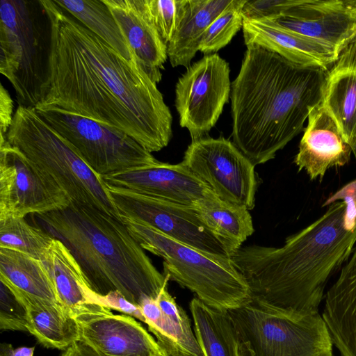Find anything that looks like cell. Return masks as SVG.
<instances>
[{
    "mask_svg": "<svg viewBox=\"0 0 356 356\" xmlns=\"http://www.w3.org/2000/svg\"><path fill=\"white\" fill-rule=\"evenodd\" d=\"M50 78L38 107H56L120 129L150 152L172 136V115L156 83L54 0Z\"/></svg>",
    "mask_w": 356,
    "mask_h": 356,
    "instance_id": "obj_1",
    "label": "cell"
},
{
    "mask_svg": "<svg viewBox=\"0 0 356 356\" xmlns=\"http://www.w3.org/2000/svg\"><path fill=\"white\" fill-rule=\"evenodd\" d=\"M326 211L281 247H241L231 259L245 277L251 300L270 308L318 312L331 277L356 245V179L330 196Z\"/></svg>",
    "mask_w": 356,
    "mask_h": 356,
    "instance_id": "obj_2",
    "label": "cell"
},
{
    "mask_svg": "<svg viewBox=\"0 0 356 356\" xmlns=\"http://www.w3.org/2000/svg\"><path fill=\"white\" fill-rule=\"evenodd\" d=\"M325 72L247 46L231 85L232 136L254 166L274 159L304 131L310 109L321 102Z\"/></svg>",
    "mask_w": 356,
    "mask_h": 356,
    "instance_id": "obj_3",
    "label": "cell"
},
{
    "mask_svg": "<svg viewBox=\"0 0 356 356\" xmlns=\"http://www.w3.org/2000/svg\"><path fill=\"white\" fill-rule=\"evenodd\" d=\"M33 216L40 227L70 250L90 288L99 296L118 291L139 307L145 298H156L170 280L121 220L74 203Z\"/></svg>",
    "mask_w": 356,
    "mask_h": 356,
    "instance_id": "obj_4",
    "label": "cell"
},
{
    "mask_svg": "<svg viewBox=\"0 0 356 356\" xmlns=\"http://www.w3.org/2000/svg\"><path fill=\"white\" fill-rule=\"evenodd\" d=\"M120 219L143 250L163 259V275L207 305L229 311L251 300L249 286L229 257L202 251L141 221Z\"/></svg>",
    "mask_w": 356,
    "mask_h": 356,
    "instance_id": "obj_5",
    "label": "cell"
},
{
    "mask_svg": "<svg viewBox=\"0 0 356 356\" xmlns=\"http://www.w3.org/2000/svg\"><path fill=\"white\" fill-rule=\"evenodd\" d=\"M52 24L42 0L0 1V72L19 106L35 108L50 78Z\"/></svg>",
    "mask_w": 356,
    "mask_h": 356,
    "instance_id": "obj_6",
    "label": "cell"
},
{
    "mask_svg": "<svg viewBox=\"0 0 356 356\" xmlns=\"http://www.w3.org/2000/svg\"><path fill=\"white\" fill-rule=\"evenodd\" d=\"M6 141L53 179L72 203L97 209L121 220L102 176L33 108L18 106Z\"/></svg>",
    "mask_w": 356,
    "mask_h": 356,
    "instance_id": "obj_7",
    "label": "cell"
},
{
    "mask_svg": "<svg viewBox=\"0 0 356 356\" xmlns=\"http://www.w3.org/2000/svg\"><path fill=\"white\" fill-rule=\"evenodd\" d=\"M228 312L248 356H333L319 312L277 310L252 300Z\"/></svg>",
    "mask_w": 356,
    "mask_h": 356,
    "instance_id": "obj_8",
    "label": "cell"
},
{
    "mask_svg": "<svg viewBox=\"0 0 356 356\" xmlns=\"http://www.w3.org/2000/svg\"><path fill=\"white\" fill-rule=\"evenodd\" d=\"M34 109L100 176L159 162L152 152L120 129L56 107Z\"/></svg>",
    "mask_w": 356,
    "mask_h": 356,
    "instance_id": "obj_9",
    "label": "cell"
},
{
    "mask_svg": "<svg viewBox=\"0 0 356 356\" xmlns=\"http://www.w3.org/2000/svg\"><path fill=\"white\" fill-rule=\"evenodd\" d=\"M181 162L220 200L254 209L255 166L233 142L208 136L192 140Z\"/></svg>",
    "mask_w": 356,
    "mask_h": 356,
    "instance_id": "obj_10",
    "label": "cell"
},
{
    "mask_svg": "<svg viewBox=\"0 0 356 356\" xmlns=\"http://www.w3.org/2000/svg\"><path fill=\"white\" fill-rule=\"evenodd\" d=\"M228 63L218 54L204 55L179 78L175 107L181 127L192 140L207 136L216 125L231 93Z\"/></svg>",
    "mask_w": 356,
    "mask_h": 356,
    "instance_id": "obj_11",
    "label": "cell"
},
{
    "mask_svg": "<svg viewBox=\"0 0 356 356\" xmlns=\"http://www.w3.org/2000/svg\"><path fill=\"white\" fill-rule=\"evenodd\" d=\"M65 191L7 141L0 144V220L63 209Z\"/></svg>",
    "mask_w": 356,
    "mask_h": 356,
    "instance_id": "obj_12",
    "label": "cell"
},
{
    "mask_svg": "<svg viewBox=\"0 0 356 356\" xmlns=\"http://www.w3.org/2000/svg\"><path fill=\"white\" fill-rule=\"evenodd\" d=\"M106 186L120 217L141 221L202 251L227 256L221 244L200 220L192 207L124 188Z\"/></svg>",
    "mask_w": 356,
    "mask_h": 356,
    "instance_id": "obj_13",
    "label": "cell"
},
{
    "mask_svg": "<svg viewBox=\"0 0 356 356\" xmlns=\"http://www.w3.org/2000/svg\"><path fill=\"white\" fill-rule=\"evenodd\" d=\"M272 19L323 43L338 56L356 38V0H293Z\"/></svg>",
    "mask_w": 356,
    "mask_h": 356,
    "instance_id": "obj_14",
    "label": "cell"
},
{
    "mask_svg": "<svg viewBox=\"0 0 356 356\" xmlns=\"http://www.w3.org/2000/svg\"><path fill=\"white\" fill-rule=\"evenodd\" d=\"M80 340L99 356H168L143 325L129 315L111 309L75 317Z\"/></svg>",
    "mask_w": 356,
    "mask_h": 356,
    "instance_id": "obj_15",
    "label": "cell"
},
{
    "mask_svg": "<svg viewBox=\"0 0 356 356\" xmlns=\"http://www.w3.org/2000/svg\"><path fill=\"white\" fill-rule=\"evenodd\" d=\"M108 186L129 190L177 204L193 206L216 195L182 163H159L102 176Z\"/></svg>",
    "mask_w": 356,
    "mask_h": 356,
    "instance_id": "obj_16",
    "label": "cell"
},
{
    "mask_svg": "<svg viewBox=\"0 0 356 356\" xmlns=\"http://www.w3.org/2000/svg\"><path fill=\"white\" fill-rule=\"evenodd\" d=\"M303 131L294 159L298 172L305 170L310 180L321 182L329 169L348 163L350 146L321 102L310 109Z\"/></svg>",
    "mask_w": 356,
    "mask_h": 356,
    "instance_id": "obj_17",
    "label": "cell"
},
{
    "mask_svg": "<svg viewBox=\"0 0 356 356\" xmlns=\"http://www.w3.org/2000/svg\"><path fill=\"white\" fill-rule=\"evenodd\" d=\"M242 29L246 47H262L300 66L327 71L338 57L323 43L288 29L270 18H245Z\"/></svg>",
    "mask_w": 356,
    "mask_h": 356,
    "instance_id": "obj_18",
    "label": "cell"
},
{
    "mask_svg": "<svg viewBox=\"0 0 356 356\" xmlns=\"http://www.w3.org/2000/svg\"><path fill=\"white\" fill-rule=\"evenodd\" d=\"M111 10L130 51L148 76L158 83L168 58V45L159 33L145 0H104Z\"/></svg>",
    "mask_w": 356,
    "mask_h": 356,
    "instance_id": "obj_19",
    "label": "cell"
},
{
    "mask_svg": "<svg viewBox=\"0 0 356 356\" xmlns=\"http://www.w3.org/2000/svg\"><path fill=\"white\" fill-rule=\"evenodd\" d=\"M140 308L148 330L168 356H203L184 309L165 285L156 298H147Z\"/></svg>",
    "mask_w": 356,
    "mask_h": 356,
    "instance_id": "obj_20",
    "label": "cell"
},
{
    "mask_svg": "<svg viewBox=\"0 0 356 356\" xmlns=\"http://www.w3.org/2000/svg\"><path fill=\"white\" fill-rule=\"evenodd\" d=\"M321 104L336 122L345 140L356 139V38L325 72Z\"/></svg>",
    "mask_w": 356,
    "mask_h": 356,
    "instance_id": "obj_21",
    "label": "cell"
},
{
    "mask_svg": "<svg viewBox=\"0 0 356 356\" xmlns=\"http://www.w3.org/2000/svg\"><path fill=\"white\" fill-rule=\"evenodd\" d=\"M42 261L63 307L73 317L111 309L99 302L97 294L90 288L78 261L60 240L54 238Z\"/></svg>",
    "mask_w": 356,
    "mask_h": 356,
    "instance_id": "obj_22",
    "label": "cell"
},
{
    "mask_svg": "<svg viewBox=\"0 0 356 356\" xmlns=\"http://www.w3.org/2000/svg\"><path fill=\"white\" fill-rule=\"evenodd\" d=\"M0 281L17 298L51 303L64 309L54 282L39 259L0 248Z\"/></svg>",
    "mask_w": 356,
    "mask_h": 356,
    "instance_id": "obj_23",
    "label": "cell"
},
{
    "mask_svg": "<svg viewBox=\"0 0 356 356\" xmlns=\"http://www.w3.org/2000/svg\"><path fill=\"white\" fill-rule=\"evenodd\" d=\"M191 207L230 258L254 232L252 216L245 206L223 201L216 195Z\"/></svg>",
    "mask_w": 356,
    "mask_h": 356,
    "instance_id": "obj_24",
    "label": "cell"
},
{
    "mask_svg": "<svg viewBox=\"0 0 356 356\" xmlns=\"http://www.w3.org/2000/svg\"><path fill=\"white\" fill-rule=\"evenodd\" d=\"M232 0H185L179 26L168 44V57L173 67L188 68L199 51L211 23Z\"/></svg>",
    "mask_w": 356,
    "mask_h": 356,
    "instance_id": "obj_25",
    "label": "cell"
},
{
    "mask_svg": "<svg viewBox=\"0 0 356 356\" xmlns=\"http://www.w3.org/2000/svg\"><path fill=\"white\" fill-rule=\"evenodd\" d=\"M193 330L203 356H244L228 311L211 307L197 298L190 302Z\"/></svg>",
    "mask_w": 356,
    "mask_h": 356,
    "instance_id": "obj_26",
    "label": "cell"
},
{
    "mask_svg": "<svg viewBox=\"0 0 356 356\" xmlns=\"http://www.w3.org/2000/svg\"><path fill=\"white\" fill-rule=\"evenodd\" d=\"M16 298L26 310L28 332L45 348L64 350L80 340L76 318L61 307Z\"/></svg>",
    "mask_w": 356,
    "mask_h": 356,
    "instance_id": "obj_27",
    "label": "cell"
},
{
    "mask_svg": "<svg viewBox=\"0 0 356 356\" xmlns=\"http://www.w3.org/2000/svg\"><path fill=\"white\" fill-rule=\"evenodd\" d=\"M127 59L133 58L129 45L104 0H54Z\"/></svg>",
    "mask_w": 356,
    "mask_h": 356,
    "instance_id": "obj_28",
    "label": "cell"
},
{
    "mask_svg": "<svg viewBox=\"0 0 356 356\" xmlns=\"http://www.w3.org/2000/svg\"><path fill=\"white\" fill-rule=\"evenodd\" d=\"M53 240L44 229L29 225L24 218L0 220V248L19 251L42 261Z\"/></svg>",
    "mask_w": 356,
    "mask_h": 356,
    "instance_id": "obj_29",
    "label": "cell"
},
{
    "mask_svg": "<svg viewBox=\"0 0 356 356\" xmlns=\"http://www.w3.org/2000/svg\"><path fill=\"white\" fill-rule=\"evenodd\" d=\"M245 0L232 2L211 23L201 40L199 51L204 55L216 54L229 43L243 28L242 9Z\"/></svg>",
    "mask_w": 356,
    "mask_h": 356,
    "instance_id": "obj_30",
    "label": "cell"
},
{
    "mask_svg": "<svg viewBox=\"0 0 356 356\" xmlns=\"http://www.w3.org/2000/svg\"><path fill=\"white\" fill-rule=\"evenodd\" d=\"M185 0H145L147 11L168 45L181 19Z\"/></svg>",
    "mask_w": 356,
    "mask_h": 356,
    "instance_id": "obj_31",
    "label": "cell"
},
{
    "mask_svg": "<svg viewBox=\"0 0 356 356\" xmlns=\"http://www.w3.org/2000/svg\"><path fill=\"white\" fill-rule=\"evenodd\" d=\"M0 330L28 332L24 305L2 283L0 298Z\"/></svg>",
    "mask_w": 356,
    "mask_h": 356,
    "instance_id": "obj_32",
    "label": "cell"
},
{
    "mask_svg": "<svg viewBox=\"0 0 356 356\" xmlns=\"http://www.w3.org/2000/svg\"><path fill=\"white\" fill-rule=\"evenodd\" d=\"M99 302L111 309L145 323V317L140 308L127 300L118 291H111L105 296L97 295Z\"/></svg>",
    "mask_w": 356,
    "mask_h": 356,
    "instance_id": "obj_33",
    "label": "cell"
},
{
    "mask_svg": "<svg viewBox=\"0 0 356 356\" xmlns=\"http://www.w3.org/2000/svg\"><path fill=\"white\" fill-rule=\"evenodd\" d=\"M13 102L3 86L0 89V144L6 142V136L12 124Z\"/></svg>",
    "mask_w": 356,
    "mask_h": 356,
    "instance_id": "obj_34",
    "label": "cell"
},
{
    "mask_svg": "<svg viewBox=\"0 0 356 356\" xmlns=\"http://www.w3.org/2000/svg\"><path fill=\"white\" fill-rule=\"evenodd\" d=\"M60 356H99L88 344L79 340L64 350Z\"/></svg>",
    "mask_w": 356,
    "mask_h": 356,
    "instance_id": "obj_35",
    "label": "cell"
},
{
    "mask_svg": "<svg viewBox=\"0 0 356 356\" xmlns=\"http://www.w3.org/2000/svg\"><path fill=\"white\" fill-rule=\"evenodd\" d=\"M35 347L13 348L11 344L1 343L0 356H33Z\"/></svg>",
    "mask_w": 356,
    "mask_h": 356,
    "instance_id": "obj_36",
    "label": "cell"
},
{
    "mask_svg": "<svg viewBox=\"0 0 356 356\" xmlns=\"http://www.w3.org/2000/svg\"><path fill=\"white\" fill-rule=\"evenodd\" d=\"M349 145L350 146L352 154L354 155V157L356 160V139L352 141Z\"/></svg>",
    "mask_w": 356,
    "mask_h": 356,
    "instance_id": "obj_37",
    "label": "cell"
},
{
    "mask_svg": "<svg viewBox=\"0 0 356 356\" xmlns=\"http://www.w3.org/2000/svg\"><path fill=\"white\" fill-rule=\"evenodd\" d=\"M244 356H248V353H247L246 350H244Z\"/></svg>",
    "mask_w": 356,
    "mask_h": 356,
    "instance_id": "obj_38",
    "label": "cell"
}]
</instances>
